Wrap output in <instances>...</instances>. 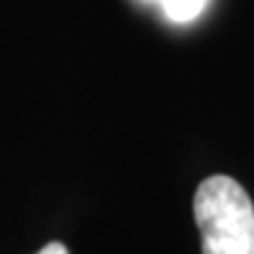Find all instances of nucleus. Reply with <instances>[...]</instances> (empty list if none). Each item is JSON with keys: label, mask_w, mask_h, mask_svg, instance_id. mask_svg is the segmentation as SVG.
Returning <instances> with one entry per match:
<instances>
[{"label": "nucleus", "mask_w": 254, "mask_h": 254, "mask_svg": "<svg viewBox=\"0 0 254 254\" xmlns=\"http://www.w3.org/2000/svg\"><path fill=\"white\" fill-rule=\"evenodd\" d=\"M202 254H254V205L247 190L226 174L200 182L192 200Z\"/></svg>", "instance_id": "1"}, {"label": "nucleus", "mask_w": 254, "mask_h": 254, "mask_svg": "<svg viewBox=\"0 0 254 254\" xmlns=\"http://www.w3.org/2000/svg\"><path fill=\"white\" fill-rule=\"evenodd\" d=\"M161 5H164L166 16L171 21H177V24H187V21L197 18L202 13V8L207 0H158Z\"/></svg>", "instance_id": "2"}, {"label": "nucleus", "mask_w": 254, "mask_h": 254, "mask_svg": "<svg viewBox=\"0 0 254 254\" xmlns=\"http://www.w3.org/2000/svg\"><path fill=\"white\" fill-rule=\"evenodd\" d=\"M37 254H70V252H67V247L63 241H50V244H44Z\"/></svg>", "instance_id": "3"}]
</instances>
